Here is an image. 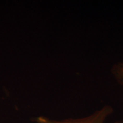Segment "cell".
I'll return each mask as SVG.
<instances>
[{
    "label": "cell",
    "instance_id": "obj_1",
    "mask_svg": "<svg viewBox=\"0 0 123 123\" xmlns=\"http://www.w3.org/2000/svg\"><path fill=\"white\" fill-rule=\"evenodd\" d=\"M114 111L112 107L105 105L97 110L92 114L81 118H68L56 120L44 117L38 116L34 119L36 123H104L106 118Z\"/></svg>",
    "mask_w": 123,
    "mask_h": 123
},
{
    "label": "cell",
    "instance_id": "obj_2",
    "mask_svg": "<svg viewBox=\"0 0 123 123\" xmlns=\"http://www.w3.org/2000/svg\"><path fill=\"white\" fill-rule=\"evenodd\" d=\"M111 71L116 81L120 84L123 85V63L119 62L114 64Z\"/></svg>",
    "mask_w": 123,
    "mask_h": 123
},
{
    "label": "cell",
    "instance_id": "obj_3",
    "mask_svg": "<svg viewBox=\"0 0 123 123\" xmlns=\"http://www.w3.org/2000/svg\"><path fill=\"white\" fill-rule=\"evenodd\" d=\"M115 123H123V120H120V121H116Z\"/></svg>",
    "mask_w": 123,
    "mask_h": 123
}]
</instances>
